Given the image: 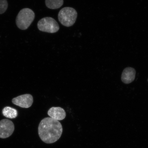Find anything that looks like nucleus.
<instances>
[{
  "instance_id": "obj_10",
  "label": "nucleus",
  "mask_w": 148,
  "mask_h": 148,
  "mask_svg": "<svg viewBox=\"0 0 148 148\" xmlns=\"http://www.w3.org/2000/svg\"><path fill=\"white\" fill-rule=\"evenodd\" d=\"M46 6L50 9L60 8L64 4V0H45Z\"/></svg>"
},
{
  "instance_id": "obj_2",
  "label": "nucleus",
  "mask_w": 148,
  "mask_h": 148,
  "mask_svg": "<svg viewBox=\"0 0 148 148\" xmlns=\"http://www.w3.org/2000/svg\"><path fill=\"white\" fill-rule=\"evenodd\" d=\"M35 16L34 12L31 9L25 8L21 9L16 16V26L22 30L27 29L34 21Z\"/></svg>"
},
{
  "instance_id": "obj_12",
  "label": "nucleus",
  "mask_w": 148,
  "mask_h": 148,
  "mask_svg": "<svg viewBox=\"0 0 148 148\" xmlns=\"http://www.w3.org/2000/svg\"></svg>"
},
{
  "instance_id": "obj_6",
  "label": "nucleus",
  "mask_w": 148,
  "mask_h": 148,
  "mask_svg": "<svg viewBox=\"0 0 148 148\" xmlns=\"http://www.w3.org/2000/svg\"><path fill=\"white\" fill-rule=\"evenodd\" d=\"M14 104L22 108H28L33 102V96L30 94H25L14 98L12 100Z\"/></svg>"
},
{
  "instance_id": "obj_5",
  "label": "nucleus",
  "mask_w": 148,
  "mask_h": 148,
  "mask_svg": "<svg viewBox=\"0 0 148 148\" xmlns=\"http://www.w3.org/2000/svg\"><path fill=\"white\" fill-rule=\"evenodd\" d=\"M14 130V124L11 120L3 119L0 121V138H8L12 134Z\"/></svg>"
},
{
  "instance_id": "obj_11",
  "label": "nucleus",
  "mask_w": 148,
  "mask_h": 148,
  "mask_svg": "<svg viewBox=\"0 0 148 148\" xmlns=\"http://www.w3.org/2000/svg\"><path fill=\"white\" fill-rule=\"evenodd\" d=\"M8 7L7 0H0V14L4 13Z\"/></svg>"
},
{
  "instance_id": "obj_4",
  "label": "nucleus",
  "mask_w": 148,
  "mask_h": 148,
  "mask_svg": "<svg viewBox=\"0 0 148 148\" xmlns=\"http://www.w3.org/2000/svg\"><path fill=\"white\" fill-rule=\"evenodd\" d=\"M38 27L42 32L51 33H56L60 29L57 22L52 18L44 17L40 20L38 23Z\"/></svg>"
},
{
  "instance_id": "obj_7",
  "label": "nucleus",
  "mask_w": 148,
  "mask_h": 148,
  "mask_svg": "<svg viewBox=\"0 0 148 148\" xmlns=\"http://www.w3.org/2000/svg\"><path fill=\"white\" fill-rule=\"evenodd\" d=\"M47 114L50 117L57 120H62L66 118L65 111L60 107H53L48 111Z\"/></svg>"
},
{
  "instance_id": "obj_3",
  "label": "nucleus",
  "mask_w": 148,
  "mask_h": 148,
  "mask_svg": "<svg viewBox=\"0 0 148 148\" xmlns=\"http://www.w3.org/2000/svg\"><path fill=\"white\" fill-rule=\"evenodd\" d=\"M77 17V12L71 7H66L59 12L58 18L59 21L63 25L66 27L73 26L75 23Z\"/></svg>"
},
{
  "instance_id": "obj_8",
  "label": "nucleus",
  "mask_w": 148,
  "mask_h": 148,
  "mask_svg": "<svg viewBox=\"0 0 148 148\" xmlns=\"http://www.w3.org/2000/svg\"><path fill=\"white\" fill-rule=\"evenodd\" d=\"M136 75V71L134 68H125L122 74L121 80L125 84H129L134 80Z\"/></svg>"
},
{
  "instance_id": "obj_1",
  "label": "nucleus",
  "mask_w": 148,
  "mask_h": 148,
  "mask_svg": "<svg viewBox=\"0 0 148 148\" xmlns=\"http://www.w3.org/2000/svg\"><path fill=\"white\" fill-rule=\"evenodd\" d=\"M62 131L60 122L51 117L44 118L38 125L39 136L42 141L47 144L57 141L62 136Z\"/></svg>"
},
{
  "instance_id": "obj_9",
  "label": "nucleus",
  "mask_w": 148,
  "mask_h": 148,
  "mask_svg": "<svg viewBox=\"0 0 148 148\" xmlns=\"http://www.w3.org/2000/svg\"><path fill=\"white\" fill-rule=\"evenodd\" d=\"M2 112L5 117L11 119L16 118L18 114L17 110L10 107H5L3 109Z\"/></svg>"
}]
</instances>
